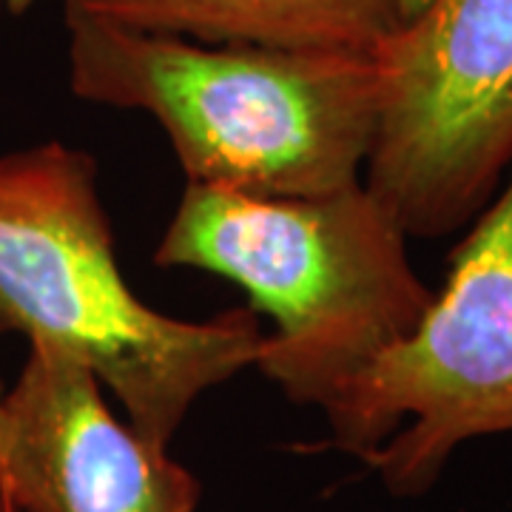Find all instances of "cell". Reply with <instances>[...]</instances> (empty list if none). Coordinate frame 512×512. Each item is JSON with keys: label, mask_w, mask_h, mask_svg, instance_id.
<instances>
[{"label": "cell", "mask_w": 512, "mask_h": 512, "mask_svg": "<svg viewBox=\"0 0 512 512\" xmlns=\"http://www.w3.org/2000/svg\"><path fill=\"white\" fill-rule=\"evenodd\" d=\"M0 478L18 512H197L202 484L111 413L77 359L29 345L0 390Z\"/></svg>", "instance_id": "6"}, {"label": "cell", "mask_w": 512, "mask_h": 512, "mask_svg": "<svg viewBox=\"0 0 512 512\" xmlns=\"http://www.w3.org/2000/svg\"><path fill=\"white\" fill-rule=\"evenodd\" d=\"M322 413L330 444L396 498L430 493L458 447L512 433V165L419 325Z\"/></svg>", "instance_id": "4"}, {"label": "cell", "mask_w": 512, "mask_h": 512, "mask_svg": "<svg viewBox=\"0 0 512 512\" xmlns=\"http://www.w3.org/2000/svg\"><path fill=\"white\" fill-rule=\"evenodd\" d=\"M407 239L365 180L291 200L188 183L154 262L239 285L274 319L254 367L293 404L325 410L433 302Z\"/></svg>", "instance_id": "3"}, {"label": "cell", "mask_w": 512, "mask_h": 512, "mask_svg": "<svg viewBox=\"0 0 512 512\" xmlns=\"http://www.w3.org/2000/svg\"><path fill=\"white\" fill-rule=\"evenodd\" d=\"M0 333L89 367L160 450L202 393L254 367L265 342L254 308L185 322L137 299L114 256L94 157L57 140L0 157Z\"/></svg>", "instance_id": "2"}, {"label": "cell", "mask_w": 512, "mask_h": 512, "mask_svg": "<svg viewBox=\"0 0 512 512\" xmlns=\"http://www.w3.org/2000/svg\"><path fill=\"white\" fill-rule=\"evenodd\" d=\"M365 185L407 237L473 222L512 165V0H427L373 52Z\"/></svg>", "instance_id": "5"}, {"label": "cell", "mask_w": 512, "mask_h": 512, "mask_svg": "<svg viewBox=\"0 0 512 512\" xmlns=\"http://www.w3.org/2000/svg\"><path fill=\"white\" fill-rule=\"evenodd\" d=\"M35 0H6L26 12ZM427 0H63L120 26L202 43L373 55Z\"/></svg>", "instance_id": "7"}, {"label": "cell", "mask_w": 512, "mask_h": 512, "mask_svg": "<svg viewBox=\"0 0 512 512\" xmlns=\"http://www.w3.org/2000/svg\"><path fill=\"white\" fill-rule=\"evenodd\" d=\"M3 9H6V0H0V12H3Z\"/></svg>", "instance_id": "9"}, {"label": "cell", "mask_w": 512, "mask_h": 512, "mask_svg": "<svg viewBox=\"0 0 512 512\" xmlns=\"http://www.w3.org/2000/svg\"><path fill=\"white\" fill-rule=\"evenodd\" d=\"M0 512H18L12 507V501H9V493H6V487H3V478H0Z\"/></svg>", "instance_id": "8"}, {"label": "cell", "mask_w": 512, "mask_h": 512, "mask_svg": "<svg viewBox=\"0 0 512 512\" xmlns=\"http://www.w3.org/2000/svg\"><path fill=\"white\" fill-rule=\"evenodd\" d=\"M69 89L146 111L188 183L251 197H325L362 183L379 66L362 52L202 43L63 9Z\"/></svg>", "instance_id": "1"}]
</instances>
